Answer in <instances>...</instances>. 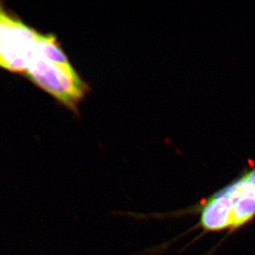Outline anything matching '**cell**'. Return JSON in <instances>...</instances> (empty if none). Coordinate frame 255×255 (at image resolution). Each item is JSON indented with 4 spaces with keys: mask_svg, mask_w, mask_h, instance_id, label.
<instances>
[{
    "mask_svg": "<svg viewBox=\"0 0 255 255\" xmlns=\"http://www.w3.org/2000/svg\"><path fill=\"white\" fill-rule=\"evenodd\" d=\"M41 35L0 5V67L26 73Z\"/></svg>",
    "mask_w": 255,
    "mask_h": 255,
    "instance_id": "3957f363",
    "label": "cell"
},
{
    "mask_svg": "<svg viewBox=\"0 0 255 255\" xmlns=\"http://www.w3.org/2000/svg\"><path fill=\"white\" fill-rule=\"evenodd\" d=\"M26 74L36 85L73 110L86 91V85L52 35H41Z\"/></svg>",
    "mask_w": 255,
    "mask_h": 255,
    "instance_id": "7a4b0ae2",
    "label": "cell"
},
{
    "mask_svg": "<svg viewBox=\"0 0 255 255\" xmlns=\"http://www.w3.org/2000/svg\"><path fill=\"white\" fill-rule=\"evenodd\" d=\"M205 232L234 231L255 217V165L191 210Z\"/></svg>",
    "mask_w": 255,
    "mask_h": 255,
    "instance_id": "6da1fadb",
    "label": "cell"
}]
</instances>
